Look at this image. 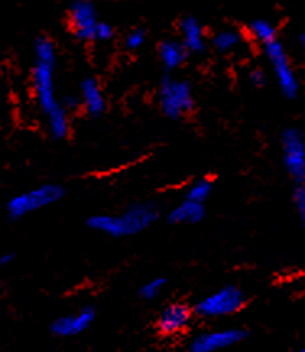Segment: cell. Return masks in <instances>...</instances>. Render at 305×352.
<instances>
[{"label":"cell","instance_id":"obj_22","mask_svg":"<svg viewBox=\"0 0 305 352\" xmlns=\"http://www.w3.org/2000/svg\"><path fill=\"white\" fill-rule=\"evenodd\" d=\"M146 43V31L143 28H135L125 36V47L128 51L135 52L138 49L143 47V44Z\"/></svg>","mask_w":305,"mask_h":352},{"label":"cell","instance_id":"obj_8","mask_svg":"<svg viewBox=\"0 0 305 352\" xmlns=\"http://www.w3.org/2000/svg\"><path fill=\"white\" fill-rule=\"evenodd\" d=\"M249 338V331L245 328H221L201 331L192 338L188 342L190 352H216L229 347L240 344Z\"/></svg>","mask_w":305,"mask_h":352},{"label":"cell","instance_id":"obj_11","mask_svg":"<svg viewBox=\"0 0 305 352\" xmlns=\"http://www.w3.org/2000/svg\"><path fill=\"white\" fill-rule=\"evenodd\" d=\"M96 309L94 307H82L75 314H67L57 317L51 323V333L56 338H75L83 335L96 322Z\"/></svg>","mask_w":305,"mask_h":352},{"label":"cell","instance_id":"obj_15","mask_svg":"<svg viewBox=\"0 0 305 352\" xmlns=\"http://www.w3.org/2000/svg\"><path fill=\"white\" fill-rule=\"evenodd\" d=\"M158 56L161 64L166 70L174 72L177 69H181L183 65V62L187 60L188 57V51L185 46L182 44V41H174V39H168L163 41L158 47Z\"/></svg>","mask_w":305,"mask_h":352},{"label":"cell","instance_id":"obj_17","mask_svg":"<svg viewBox=\"0 0 305 352\" xmlns=\"http://www.w3.org/2000/svg\"><path fill=\"white\" fill-rule=\"evenodd\" d=\"M249 33L252 36L255 43H258L260 46H267L268 43L278 39L276 38V26L271 23V21L264 20V18H258V20H253L252 23L249 25Z\"/></svg>","mask_w":305,"mask_h":352},{"label":"cell","instance_id":"obj_16","mask_svg":"<svg viewBox=\"0 0 305 352\" xmlns=\"http://www.w3.org/2000/svg\"><path fill=\"white\" fill-rule=\"evenodd\" d=\"M47 132L54 140H65L70 135V114L60 104L46 116Z\"/></svg>","mask_w":305,"mask_h":352},{"label":"cell","instance_id":"obj_14","mask_svg":"<svg viewBox=\"0 0 305 352\" xmlns=\"http://www.w3.org/2000/svg\"><path fill=\"white\" fill-rule=\"evenodd\" d=\"M181 41L188 54H201L206 47V36L203 25L199 18L185 16L181 21Z\"/></svg>","mask_w":305,"mask_h":352},{"label":"cell","instance_id":"obj_2","mask_svg":"<svg viewBox=\"0 0 305 352\" xmlns=\"http://www.w3.org/2000/svg\"><path fill=\"white\" fill-rule=\"evenodd\" d=\"M33 52L34 64L31 69V88H33L36 106L41 111V114L47 116L49 112L59 106L56 83V44L52 43V39L41 36L34 41Z\"/></svg>","mask_w":305,"mask_h":352},{"label":"cell","instance_id":"obj_6","mask_svg":"<svg viewBox=\"0 0 305 352\" xmlns=\"http://www.w3.org/2000/svg\"><path fill=\"white\" fill-rule=\"evenodd\" d=\"M263 51L268 62H270L273 75H275L282 96L288 99L297 98L300 93V81L284 46H282L280 41L275 39L268 43L267 46H263Z\"/></svg>","mask_w":305,"mask_h":352},{"label":"cell","instance_id":"obj_26","mask_svg":"<svg viewBox=\"0 0 305 352\" xmlns=\"http://www.w3.org/2000/svg\"><path fill=\"white\" fill-rule=\"evenodd\" d=\"M15 258L16 255L13 254V252H2V254H0V270L10 266L13 261H15Z\"/></svg>","mask_w":305,"mask_h":352},{"label":"cell","instance_id":"obj_10","mask_svg":"<svg viewBox=\"0 0 305 352\" xmlns=\"http://www.w3.org/2000/svg\"><path fill=\"white\" fill-rule=\"evenodd\" d=\"M194 307L183 302H172L161 310L156 320V329L161 336H177L185 333L194 320Z\"/></svg>","mask_w":305,"mask_h":352},{"label":"cell","instance_id":"obj_28","mask_svg":"<svg viewBox=\"0 0 305 352\" xmlns=\"http://www.w3.org/2000/svg\"><path fill=\"white\" fill-rule=\"evenodd\" d=\"M300 351H302V352H305V346H304V347H302V349H300Z\"/></svg>","mask_w":305,"mask_h":352},{"label":"cell","instance_id":"obj_7","mask_svg":"<svg viewBox=\"0 0 305 352\" xmlns=\"http://www.w3.org/2000/svg\"><path fill=\"white\" fill-rule=\"evenodd\" d=\"M281 161L294 182L305 180V135L302 130L288 127L281 132Z\"/></svg>","mask_w":305,"mask_h":352},{"label":"cell","instance_id":"obj_20","mask_svg":"<svg viewBox=\"0 0 305 352\" xmlns=\"http://www.w3.org/2000/svg\"><path fill=\"white\" fill-rule=\"evenodd\" d=\"M166 286H168V279L166 278H152L150 281L142 284L140 289H138V296H140L142 300H155L156 297L163 294Z\"/></svg>","mask_w":305,"mask_h":352},{"label":"cell","instance_id":"obj_23","mask_svg":"<svg viewBox=\"0 0 305 352\" xmlns=\"http://www.w3.org/2000/svg\"><path fill=\"white\" fill-rule=\"evenodd\" d=\"M114 38V26L107 23V21H100L96 26V36L94 41H100V43H107Z\"/></svg>","mask_w":305,"mask_h":352},{"label":"cell","instance_id":"obj_3","mask_svg":"<svg viewBox=\"0 0 305 352\" xmlns=\"http://www.w3.org/2000/svg\"><path fill=\"white\" fill-rule=\"evenodd\" d=\"M65 197L64 185L56 182H46L30 190L13 195L5 203V213L12 221H20L38 211L46 210L47 206L56 205Z\"/></svg>","mask_w":305,"mask_h":352},{"label":"cell","instance_id":"obj_24","mask_svg":"<svg viewBox=\"0 0 305 352\" xmlns=\"http://www.w3.org/2000/svg\"><path fill=\"white\" fill-rule=\"evenodd\" d=\"M59 104L71 114V112L82 109V99H80V94H69V96L59 98Z\"/></svg>","mask_w":305,"mask_h":352},{"label":"cell","instance_id":"obj_27","mask_svg":"<svg viewBox=\"0 0 305 352\" xmlns=\"http://www.w3.org/2000/svg\"><path fill=\"white\" fill-rule=\"evenodd\" d=\"M299 44H300V51H302V56H304V60H305V31L299 36Z\"/></svg>","mask_w":305,"mask_h":352},{"label":"cell","instance_id":"obj_18","mask_svg":"<svg viewBox=\"0 0 305 352\" xmlns=\"http://www.w3.org/2000/svg\"><path fill=\"white\" fill-rule=\"evenodd\" d=\"M212 43H213V47L216 49L218 52L227 54V52L234 51V49H237V47L240 46L242 34L239 33V31L231 30V28H229V30H221V31H218V33L213 36Z\"/></svg>","mask_w":305,"mask_h":352},{"label":"cell","instance_id":"obj_12","mask_svg":"<svg viewBox=\"0 0 305 352\" xmlns=\"http://www.w3.org/2000/svg\"><path fill=\"white\" fill-rule=\"evenodd\" d=\"M80 99H82V107L88 116L101 117L107 109V101L102 88L94 76H88L80 83Z\"/></svg>","mask_w":305,"mask_h":352},{"label":"cell","instance_id":"obj_1","mask_svg":"<svg viewBox=\"0 0 305 352\" xmlns=\"http://www.w3.org/2000/svg\"><path fill=\"white\" fill-rule=\"evenodd\" d=\"M159 219L158 205L151 201L133 203L119 214L89 216L87 224L89 229L111 239L133 237L150 229Z\"/></svg>","mask_w":305,"mask_h":352},{"label":"cell","instance_id":"obj_4","mask_svg":"<svg viewBox=\"0 0 305 352\" xmlns=\"http://www.w3.org/2000/svg\"><path fill=\"white\" fill-rule=\"evenodd\" d=\"M247 294L236 284L216 289L212 294L201 297L194 305L195 317L203 320H219L237 315L247 305Z\"/></svg>","mask_w":305,"mask_h":352},{"label":"cell","instance_id":"obj_25","mask_svg":"<svg viewBox=\"0 0 305 352\" xmlns=\"http://www.w3.org/2000/svg\"><path fill=\"white\" fill-rule=\"evenodd\" d=\"M249 81L255 88H262L267 83V74L262 69H252L249 72Z\"/></svg>","mask_w":305,"mask_h":352},{"label":"cell","instance_id":"obj_21","mask_svg":"<svg viewBox=\"0 0 305 352\" xmlns=\"http://www.w3.org/2000/svg\"><path fill=\"white\" fill-rule=\"evenodd\" d=\"M293 201L295 206V213H297L300 219V224L305 228V180H302V182H295Z\"/></svg>","mask_w":305,"mask_h":352},{"label":"cell","instance_id":"obj_9","mask_svg":"<svg viewBox=\"0 0 305 352\" xmlns=\"http://www.w3.org/2000/svg\"><path fill=\"white\" fill-rule=\"evenodd\" d=\"M69 21L71 33L76 39L91 43L96 36V26L101 20L93 0H74L69 7Z\"/></svg>","mask_w":305,"mask_h":352},{"label":"cell","instance_id":"obj_5","mask_svg":"<svg viewBox=\"0 0 305 352\" xmlns=\"http://www.w3.org/2000/svg\"><path fill=\"white\" fill-rule=\"evenodd\" d=\"M159 109L170 120H181L195 109L194 88L187 80L166 76L158 88Z\"/></svg>","mask_w":305,"mask_h":352},{"label":"cell","instance_id":"obj_19","mask_svg":"<svg viewBox=\"0 0 305 352\" xmlns=\"http://www.w3.org/2000/svg\"><path fill=\"white\" fill-rule=\"evenodd\" d=\"M213 190H214L213 180L208 177H200L188 185L185 195L183 197L190 198V200L199 201V203H206L210 200V197L213 195Z\"/></svg>","mask_w":305,"mask_h":352},{"label":"cell","instance_id":"obj_13","mask_svg":"<svg viewBox=\"0 0 305 352\" xmlns=\"http://www.w3.org/2000/svg\"><path fill=\"white\" fill-rule=\"evenodd\" d=\"M206 208L205 203H199L190 200V198H182L176 206L168 213V221L174 226H194L205 219Z\"/></svg>","mask_w":305,"mask_h":352}]
</instances>
